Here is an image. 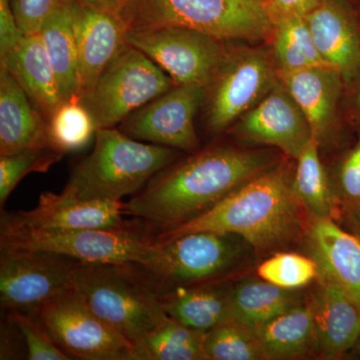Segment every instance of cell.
I'll return each instance as SVG.
<instances>
[{
  "instance_id": "cell-21",
  "label": "cell",
  "mask_w": 360,
  "mask_h": 360,
  "mask_svg": "<svg viewBox=\"0 0 360 360\" xmlns=\"http://www.w3.org/2000/svg\"><path fill=\"white\" fill-rule=\"evenodd\" d=\"M37 148H52L49 123L9 71L0 66V155Z\"/></svg>"
},
{
  "instance_id": "cell-39",
  "label": "cell",
  "mask_w": 360,
  "mask_h": 360,
  "mask_svg": "<svg viewBox=\"0 0 360 360\" xmlns=\"http://www.w3.org/2000/svg\"><path fill=\"white\" fill-rule=\"evenodd\" d=\"M84 6L105 11V13L113 14L120 18L123 8L127 4V0H73Z\"/></svg>"
},
{
  "instance_id": "cell-24",
  "label": "cell",
  "mask_w": 360,
  "mask_h": 360,
  "mask_svg": "<svg viewBox=\"0 0 360 360\" xmlns=\"http://www.w3.org/2000/svg\"><path fill=\"white\" fill-rule=\"evenodd\" d=\"M39 34L58 78L63 101H79L77 49L71 0H59L44 21Z\"/></svg>"
},
{
  "instance_id": "cell-4",
  "label": "cell",
  "mask_w": 360,
  "mask_h": 360,
  "mask_svg": "<svg viewBox=\"0 0 360 360\" xmlns=\"http://www.w3.org/2000/svg\"><path fill=\"white\" fill-rule=\"evenodd\" d=\"M127 30L184 27L220 40H267L274 25L260 0H127Z\"/></svg>"
},
{
  "instance_id": "cell-17",
  "label": "cell",
  "mask_w": 360,
  "mask_h": 360,
  "mask_svg": "<svg viewBox=\"0 0 360 360\" xmlns=\"http://www.w3.org/2000/svg\"><path fill=\"white\" fill-rule=\"evenodd\" d=\"M71 13L77 41L80 101L129 41L127 27L118 16L73 0Z\"/></svg>"
},
{
  "instance_id": "cell-40",
  "label": "cell",
  "mask_w": 360,
  "mask_h": 360,
  "mask_svg": "<svg viewBox=\"0 0 360 360\" xmlns=\"http://www.w3.org/2000/svg\"><path fill=\"white\" fill-rule=\"evenodd\" d=\"M352 87H354L352 98H350V115L356 123H360V77Z\"/></svg>"
},
{
  "instance_id": "cell-29",
  "label": "cell",
  "mask_w": 360,
  "mask_h": 360,
  "mask_svg": "<svg viewBox=\"0 0 360 360\" xmlns=\"http://www.w3.org/2000/svg\"><path fill=\"white\" fill-rule=\"evenodd\" d=\"M319 142L314 137L296 160L293 191L300 205L315 219H333V194L319 158Z\"/></svg>"
},
{
  "instance_id": "cell-5",
  "label": "cell",
  "mask_w": 360,
  "mask_h": 360,
  "mask_svg": "<svg viewBox=\"0 0 360 360\" xmlns=\"http://www.w3.org/2000/svg\"><path fill=\"white\" fill-rule=\"evenodd\" d=\"M73 286L90 309L131 345L169 317L158 295L129 265L78 262Z\"/></svg>"
},
{
  "instance_id": "cell-1",
  "label": "cell",
  "mask_w": 360,
  "mask_h": 360,
  "mask_svg": "<svg viewBox=\"0 0 360 360\" xmlns=\"http://www.w3.org/2000/svg\"><path fill=\"white\" fill-rule=\"evenodd\" d=\"M269 151L215 146L172 162L124 203V215L153 234L205 214L251 179L276 165Z\"/></svg>"
},
{
  "instance_id": "cell-9",
  "label": "cell",
  "mask_w": 360,
  "mask_h": 360,
  "mask_svg": "<svg viewBox=\"0 0 360 360\" xmlns=\"http://www.w3.org/2000/svg\"><path fill=\"white\" fill-rule=\"evenodd\" d=\"M277 79L271 52L245 47L227 49L205 89L206 129L212 134L229 129L269 94Z\"/></svg>"
},
{
  "instance_id": "cell-14",
  "label": "cell",
  "mask_w": 360,
  "mask_h": 360,
  "mask_svg": "<svg viewBox=\"0 0 360 360\" xmlns=\"http://www.w3.org/2000/svg\"><path fill=\"white\" fill-rule=\"evenodd\" d=\"M232 132L243 141L279 148L295 160L314 137L307 117L279 78L269 94L234 123Z\"/></svg>"
},
{
  "instance_id": "cell-34",
  "label": "cell",
  "mask_w": 360,
  "mask_h": 360,
  "mask_svg": "<svg viewBox=\"0 0 360 360\" xmlns=\"http://www.w3.org/2000/svg\"><path fill=\"white\" fill-rule=\"evenodd\" d=\"M8 314L20 328L25 340L26 359L30 360H70L72 359L59 348L52 340L49 331L35 314L18 310H11Z\"/></svg>"
},
{
  "instance_id": "cell-30",
  "label": "cell",
  "mask_w": 360,
  "mask_h": 360,
  "mask_svg": "<svg viewBox=\"0 0 360 360\" xmlns=\"http://www.w3.org/2000/svg\"><path fill=\"white\" fill-rule=\"evenodd\" d=\"M96 131L94 117L79 101H65L49 120L51 146L65 155L84 148Z\"/></svg>"
},
{
  "instance_id": "cell-13",
  "label": "cell",
  "mask_w": 360,
  "mask_h": 360,
  "mask_svg": "<svg viewBox=\"0 0 360 360\" xmlns=\"http://www.w3.org/2000/svg\"><path fill=\"white\" fill-rule=\"evenodd\" d=\"M205 98V86L175 85L127 116L117 129L136 141L193 153L198 148L194 120Z\"/></svg>"
},
{
  "instance_id": "cell-26",
  "label": "cell",
  "mask_w": 360,
  "mask_h": 360,
  "mask_svg": "<svg viewBox=\"0 0 360 360\" xmlns=\"http://www.w3.org/2000/svg\"><path fill=\"white\" fill-rule=\"evenodd\" d=\"M231 321L255 329L300 304L292 290L251 281L231 290Z\"/></svg>"
},
{
  "instance_id": "cell-12",
  "label": "cell",
  "mask_w": 360,
  "mask_h": 360,
  "mask_svg": "<svg viewBox=\"0 0 360 360\" xmlns=\"http://www.w3.org/2000/svg\"><path fill=\"white\" fill-rule=\"evenodd\" d=\"M127 41L143 52L175 85L207 86L224 60V40L184 27L127 30Z\"/></svg>"
},
{
  "instance_id": "cell-2",
  "label": "cell",
  "mask_w": 360,
  "mask_h": 360,
  "mask_svg": "<svg viewBox=\"0 0 360 360\" xmlns=\"http://www.w3.org/2000/svg\"><path fill=\"white\" fill-rule=\"evenodd\" d=\"M293 175L288 163L274 165L205 214L155 234L156 239L167 240L191 232L213 231L238 236L257 250L283 245L295 236L300 224Z\"/></svg>"
},
{
  "instance_id": "cell-3",
  "label": "cell",
  "mask_w": 360,
  "mask_h": 360,
  "mask_svg": "<svg viewBox=\"0 0 360 360\" xmlns=\"http://www.w3.org/2000/svg\"><path fill=\"white\" fill-rule=\"evenodd\" d=\"M94 150L71 172L63 193L84 200L134 195L179 158V150L136 141L117 127L98 129Z\"/></svg>"
},
{
  "instance_id": "cell-35",
  "label": "cell",
  "mask_w": 360,
  "mask_h": 360,
  "mask_svg": "<svg viewBox=\"0 0 360 360\" xmlns=\"http://www.w3.org/2000/svg\"><path fill=\"white\" fill-rule=\"evenodd\" d=\"M59 0H11L16 22L25 35L39 33Z\"/></svg>"
},
{
  "instance_id": "cell-18",
  "label": "cell",
  "mask_w": 360,
  "mask_h": 360,
  "mask_svg": "<svg viewBox=\"0 0 360 360\" xmlns=\"http://www.w3.org/2000/svg\"><path fill=\"white\" fill-rule=\"evenodd\" d=\"M277 77L307 117L312 134L321 143L335 129L345 82L329 66H314Z\"/></svg>"
},
{
  "instance_id": "cell-37",
  "label": "cell",
  "mask_w": 360,
  "mask_h": 360,
  "mask_svg": "<svg viewBox=\"0 0 360 360\" xmlns=\"http://www.w3.org/2000/svg\"><path fill=\"white\" fill-rule=\"evenodd\" d=\"M25 34L14 16L11 0H0V60L18 46Z\"/></svg>"
},
{
  "instance_id": "cell-23",
  "label": "cell",
  "mask_w": 360,
  "mask_h": 360,
  "mask_svg": "<svg viewBox=\"0 0 360 360\" xmlns=\"http://www.w3.org/2000/svg\"><path fill=\"white\" fill-rule=\"evenodd\" d=\"M215 283L182 286L158 295L168 316L198 330L231 321V290Z\"/></svg>"
},
{
  "instance_id": "cell-15",
  "label": "cell",
  "mask_w": 360,
  "mask_h": 360,
  "mask_svg": "<svg viewBox=\"0 0 360 360\" xmlns=\"http://www.w3.org/2000/svg\"><path fill=\"white\" fill-rule=\"evenodd\" d=\"M122 200H84L63 193L40 194L32 210L2 213L1 229H111L127 226Z\"/></svg>"
},
{
  "instance_id": "cell-25",
  "label": "cell",
  "mask_w": 360,
  "mask_h": 360,
  "mask_svg": "<svg viewBox=\"0 0 360 360\" xmlns=\"http://www.w3.org/2000/svg\"><path fill=\"white\" fill-rule=\"evenodd\" d=\"M255 331L265 359L302 357L316 345L311 305L300 303Z\"/></svg>"
},
{
  "instance_id": "cell-6",
  "label": "cell",
  "mask_w": 360,
  "mask_h": 360,
  "mask_svg": "<svg viewBox=\"0 0 360 360\" xmlns=\"http://www.w3.org/2000/svg\"><path fill=\"white\" fill-rule=\"evenodd\" d=\"M158 239L139 220L111 229H1L0 248L44 250L82 262L144 264L155 252Z\"/></svg>"
},
{
  "instance_id": "cell-41",
  "label": "cell",
  "mask_w": 360,
  "mask_h": 360,
  "mask_svg": "<svg viewBox=\"0 0 360 360\" xmlns=\"http://www.w3.org/2000/svg\"><path fill=\"white\" fill-rule=\"evenodd\" d=\"M357 348H359V350L360 352V336H359V341H357Z\"/></svg>"
},
{
  "instance_id": "cell-20",
  "label": "cell",
  "mask_w": 360,
  "mask_h": 360,
  "mask_svg": "<svg viewBox=\"0 0 360 360\" xmlns=\"http://www.w3.org/2000/svg\"><path fill=\"white\" fill-rule=\"evenodd\" d=\"M311 304L317 350L326 359H335L357 345L360 336V303L335 284L321 279Z\"/></svg>"
},
{
  "instance_id": "cell-7",
  "label": "cell",
  "mask_w": 360,
  "mask_h": 360,
  "mask_svg": "<svg viewBox=\"0 0 360 360\" xmlns=\"http://www.w3.org/2000/svg\"><path fill=\"white\" fill-rule=\"evenodd\" d=\"M241 248L236 236L196 231L158 240L144 264H127L156 295L182 286L215 283L233 266Z\"/></svg>"
},
{
  "instance_id": "cell-22",
  "label": "cell",
  "mask_w": 360,
  "mask_h": 360,
  "mask_svg": "<svg viewBox=\"0 0 360 360\" xmlns=\"http://www.w3.org/2000/svg\"><path fill=\"white\" fill-rule=\"evenodd\" d=\"M0 66L9 71L49 123L65 101L39 33L25 35L18 46L0 60Z\"/></svg>"
},
{
  "instance_id": "cell-8",
  "label": "cell",
  "mask_w": 360,
  "mask_h": 360,
  "mask_svg": "<svg viewBox=\"0 0 360 360\" xmlns=\"http://www.w3.org/2000/svg\"><path fill=\"white\" fill-rule=\"evenodd\" d=\"M174 86V80L160 66L129 44L80 103L94 117L97 130L113 129Z\"/></svg>"
},
{
  "instance_id": "cell-27",
  "label": "cell",
  "mask_w": 360,
  "mask_h": 360,
  "mask_svg": "<svg viewBox=\"0 0 360 360\" xmlns=\"http://www.w3.org/2000/svg\"><path fill=\"white\" fill-rule=\"evenodd\" d=\"M205 338V331L168 317L155 330L132 343L129 360L206 359Z\"/></svg>"
},
{
  "instance_id": "cell-19",
  "label": "cell",
  "mask_w": 360,
  "mask_h": 360,
  "mask_svg": "<svg viewBox=\"0 0 360 360\" xmlns=\"http://www.w3.org/2000/svg\"><path fill=\"white\" fill-rule=\"evenodd\" d=\"M309 245L319 278L360 303V239L341 229L333 219H315Z\"/></svg>"
},
{
  "instance_id": "cell-28",
  "label": "cell",
  "mask_w": 360,
  "mask_h": 360,
  "mask_svg": "<svg viewBox=\"0 0 360 360\" xmlns=\"http://www.w3.org/2000/svg\"><path fill=\"white\" fill-rule=\"evenodd\" d=\"M271 56L277 72L326 65L317 51L305 16H292L274 25Z\"/></svg>"
},
{
  "instance_id": "cell-33",
  "label": "cell",
  "mask_w": 360,
  "mask_h": 360,
  "mask_svg": "<svg viewBox=\"0 0 360 360\" xmlns=\"http://www.w3.org/2000/svg\"><path fill=\"white\" fill-rule=\"evenodd\" d=\"M257 274L270 283L286 290H295L319 277V269L312 257L278 253L260 264Z\"/></svg>"
},
{
  "instance_id": "cell-10",
  "label": "cell",
  "mask_w": 360,
  "mask_h": 360,
  "mask_svg": "<svg viewBox=\"0 0 360 360\" xmlns=\"http://www.w3.org/2000/svg\"><path fill=\"white\" fill-rule=\"evenodd\" d=\"M32 314L72 359L129 360L131 343L90 309L75 286L53 296Z\"/></svg>"
},
{
  "instance_id": "cell-31",
  "label": "cell",
  "mask_w": 360,
  "mask_h": 360,
  "mask_svg": "<svg viewBox=\"0 0 360 360\" xmlns=\"http://www.w3.org/2000/svg\"><path fill=\"white\" fill-rule=\"evenodd\" d=\"M206 360L265 359L255 329L229 321L206 331Z\"/></svg>"
},
{
  "instance_id": "cell-11",
  "label": "cell",
  "mask_w": 360,
  "mask_h": 360,
  "mask_svg": "<svg viewBox=\"0 0 360 360\" xmlns=\"http://www.w3.org/2000/svg\"><path fill=\"white\" fill-rule=\"evenodd\" d=\"M77 262L49 251L0 248L1 309L35 314L53 296L73 288Z\"/></svg>"
},
{
  "instance_id": "cell-16",
  "label": "cell",
  "mask_w": 360,
  "mask_h": 360,
  "mask_svg": "<svg viewBox=\"0 0 360 360\" xmlns=\"http://www.w3.org/2000/svg\"><path fill=\"white\" fill-rule=\"evenodd\" d=\"M359 0H321L305 15L317 51L345 87L360 77Z\"/></svg>"
},
{
  "instance_id": "cell-42",
  "label": "cell",
  "mask_w": 360,
  "mask_h": 360,
  "mask_svg": "<svg viewBox=\"0 0 360 360\" xmlns=\"http://www.w3.org/2000/svg\"><path fill=\"white\" fill-rule=\"evenodd\" d=\"M260 1H264H264H266V0H260Z\"/></svg>"
},
{
  "instance_id": "cell-32",
  "label": "cell",
  "mask_w": 360,
  "mask_h": 360,
  "mask_svg": "<svg viewBox=\"0 0 360 360\" xmlns=\"http://www.w3.org/2000/svg\"><path fill=\"white\" fill-rule=\"evenodd\" d=\"M65 153L52 148L25 149L14 155H0V206L6 205L9 194L26 175L44 174L63 160Z\"/></svg>"
},
{
  "instance_id": "cell-38",
  "label": "cell",
  "mask_w": 360,
  "mask_h": 360,
  "mask_svg": "<svg viewBox=\"0 0 360 360\" xmlns=\"http://www.w3.org/2000/svg\"><path fill=\"white\" fill-rule=\"evenodd\" d=\"M321 0H266L267 11L274 25L292 16H305Z\"/></svg>"
},
{
  "instance_id": "cell-36",
  "label": "cell",
  "mask_w": 360,
  "mask_h": 360,
  "mask_svg": "<svg viewBox=\"0 0 360 360\" xmlns=\"http://www.w3.org/2000/svg\"><path fill=\"white\" fill-rule=\"evenodd\" d=\"M338 181L343 195L352 202H359L360 139L343 158L338 172Z\"/></svg>"
}]
</instances>
